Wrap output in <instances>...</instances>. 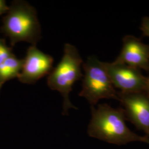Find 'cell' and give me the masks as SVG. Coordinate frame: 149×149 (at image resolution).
Wrapping results in <instances>:
<instances>
[{
    "mask_svg": "<svg viewBox=\"0 0 149 149\" xmlns=\"http://www.w3.org/2000/svg\"><path fill=\"white\" fill-rule=\"evenodd\" d=\"M144 93L146 96H148L149 97V77H146V81Z\"/></svg>",
    "mask_w": 149,
    "mask_h": 149,
    "instance_id": "13",
    "label": "cell"
},
{
    "mask_svg": "<svg viewBox=\"0 0 149 149\" xmlns=\"http://www.w3.org/2000/svg\"><path fill=\"white\" fill-rule=\"evenodd\" d=\"M23 60V68L18 77L23 84H33L49 75L53 69V57L39 50L36 45L28 48Z\"/></svg>",
    "mask_w": 149,
    "mask_h": 149,
    "instance_id": "7",
    "label": "cell"
},
{
    "mask_svg": "<svg viewBox=\"0 0 149 149\" xmlns=\"http://www.w3.org/2000/svg\"><path fill=\"white\" fill-rule=\"evenodd\" d=\"M114 61L149 72V45L132 35L123 38L121 52Z\"/></svg>",
    "mask_w": 149,
    "mask_h": 149,
    "instance_id": "8",
    "label": "cell"
},
{
    "mask_svg": "<svg viewBox=\"0 0 149 149\" xmlns=\"http://www.w3.org/2000/svg\"><path fill=\"white\" fill-rule=\"evenodd\" d=\"M13 54L12 48L7 45L5 40L0 38V66Z\"/></svg>",
    "mask_w": 149,
    "mask_h": 149,
    "instance_id": "10",
    "label": "cell"
},
{
    "mask_svg": "<svg viewBox=\"0 0 149 149\" xmlns=\"http://www.w3.org/2000/svg\"><path fill=\"white\" fill-rule=\"evenodd\" d=\"M3 84V83L0 80V89H1V87H2V86Z\"/></svg>",
    "mask_w": 149,
    "mask_h": 149,
    "instance_id": "14",
    "label": "cell"
},
{
    "mask_svg": "<svg viewBox=\"0 0 149 149\" xmlns=\"http://www.w3.org/2000/svg\"><path fill=\"white\" fill-rule=\"evenodd\" d=\"M140 29L143 36L149 37V17H144L142 19Z\"/></svg>",
    "mask_w": 149,
    "mask_h": 149,
    "instance_id": "11",
    "label": "cell"
},
{
    "mask_svg": "<svg viewBox=\"0 0 149 149\" xmlns=\"http://www.w3.org/2000/svg\"><path fill=\"white\" fill-rule=\"evenodd\" d=\"M102 63L115 88L126 93L144 92L146 77L140 70L114 61Z\"/></svg>",
    "mask_w": 149,
    "mask_h": 149,
    "instance_id": "5",
    "label": "cell"
},
{
    "mask_svg": "<svg viewBox=\"0 0 149 149\" xmlns=\"http://www.w3.org/2000/svg\"><path fill=\"white\" fill-rule=\"evenodd\" d=\"M83 63L77 48L66 43L61 61L48 75V87L52 90L58 91L63 97V115H68L70 108L77 109L70 102L69 95L74 83L83 77L81 71Z\"/></svg>",
    "mask_w": 149,
    "mask_h": 149,
    "instance_id": "3",
    "label": "cell"
},
{
    "mask_svg": "<svg viewBox=\"0 0 149 149\" xmlns=\"http://www.w3.org/2000/svg\"><path fill=\"white\" fill-rule=\"evenodd\" d=\"M1 31L12 47L21 42L36 46L42 31L35 8L24 1H13L3 18Z\"/></svg>",
    "mask_w": 149,
    "mask_h": 149,
    "instance_id": "2",
    "label": "cell"
},
{
    "mask_svg": "<svg viewBox=\"0 0 149 149\" xmlns=\"http://www.w3.org/2000/svg\"><path fill=\"white\" fill-rule=\"evenodd\" d=\"M122 108H114L106 103L91 106V119L88 126V135L110 144L122 145L132 142L149 145V138L133 132L125 123Z\"/></svg>",
    "mask_w": 149,
    "mask_h": 149,
    "instance_id": "1",
    "label": "cell"
},
{
    "mask_svg": "<svg viewBox=\"0 0 149 149\" xmlns=\"http://www.w3.org/2000/svg\"><path fill=\"white\" fill-rule=\"evenodd\" d=\"M10 10V7L7 5L5 1L0 0V16L7 13Z\"/></svg>",
    "mask_w": 149,
    "mask_h": 149,
    "instance_id": "12",
    "label": "cell"
},
{
    "mask_svg": "<svg viewBox=\"0 0 149 149\" xmlns=\"http://www.w3.org/2000/svg\"><path fill=\"white\" fill-rule=\"evenodd\" d=\"M119 101L126 120L133 124L149 138V97L144 92L126 93L118 91Z\"/></svg>",
    "mask_w": 149,
    "mask_h": 149,
    "instance_id": "6",
    "label": "cell"
},
{
    "mask_svg": "<svg viewBox=\"0 0 149 149\" xmlns=\"http://www.w3.org/2000/svg\"><path fill=\"white\" fill-rule=\"evenodd\" d=\"M84 74L79 96L85 98L92 106L102 99L119 101L118 91L103 67V63L95 56H91L82 64Z\"/></svg>",
    "mask_w": 149,
    "mask_h": 149,
    "instance_id": "4",
    "label": "cell"
},
{
    "mask_svg": "<svg viewBox=\"0 0 149 149\" xmlns=\"http://www.w3.org/2000/svg\"><path fill=\"white\" fill-rule=\"evenodd\" d=\"M23 59H18L13 54L0 66V80L6 81L18 77L21 72Z\"/></svg>",
    "mask_w": 149,
    "mask_h": 149,
    "instance_id": "9",
    "label": "cell"
}]
</instances>
